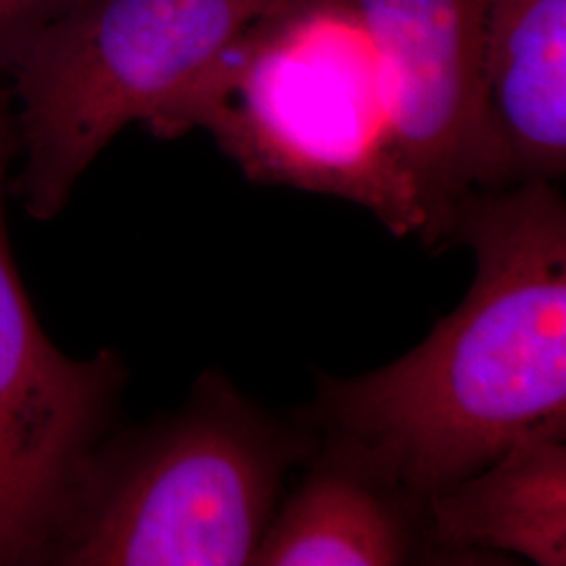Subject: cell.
<instances>
[{
  "label": "cell",
  "mask_w": 566,
  "mask_h": 566,
  "mask_svg": "<svg viewBox=\"0 0 566 566\" xmlns=\"http://www.w3.org/2000/svg\"><path fill=\"white\" fill-rule=\"evenodd\" d=\"M263 0H78L30 42L9 78L25 210L51 221L122 130L156 122Z\"/></svg>",
  "instance_id": "4"
},
{
  "label": "cell",
  "mask_w": 566,
  "mask_h": 566,
  "mask_svg": "<svg viewBox=\"0 0 566 566\" xmlns=\"http://www.w3.org/2000/svg\"><path fill=\"white\" fill-rule=\"evenodd\" d=\"M196 128L250 181L343 198L395 235L422 233L355 0H263L151 133L172 139Z\"/></svg>",
  "instance_id": "2"
},
{
  "label": "cell",
  "mask_w": 566,
  "mask_h": 566,
  "mask_svg": "<svg viewBox=\"0 0 566 566\" xmlns=\"http://www.w3.org/2000/svg\"><path fill=\"white\" fill-rule=\"evenodd\" d=\"M18 156L13 99L0 84V565L46 560L124 382L116 353L74 359L42 332L7 238Z\"/></svg>",
  "instance_id": "5"
},
{
  "label": "cell",
  "mask_w": 566,
  "mask_h": 566,
  "mask_svg": "<svg viewBox=\"0 0 566 566\" xmlns=\"http://www.w3.org/2000/svg\"><path fill=\"white\" fill-rule=\"evenodd\" d=\"M449 243L476 263L464 301L382 369L322 374L294 418L428 497L537 432H566V206L556 182L472 196Z\"/></svg>",
  "instance_id": "1"
},
{
  "label": "cell",
  "mask_w": 566,
  "mask_h": 566,
  "mask_svg": "<svg viewBox=\"0 0 566 566\" xmlns=\"http://www.w3.org/2000/svg\"><path fill=\"white\" fill-rule=\"evenodd\" d=\"M285 489L256 566H399L446 563L432 544L426 497L357 447L317 434Z\"/></svg>",
  "instance_id": "7"
},
{
  "label": "cell",
  "mask_w": 566,
  "mask_h": 566,
  "mask_svg": "<svg viewBox=\"0 0 566 566\" xmlns=\"http://www.w3.org/2000/svg\"><path fill=\"white\" fill-rule=\"evenodd\" d=\"M446 563L514 556L566 565V432H537L426 497Z\"/></svg>",
  "instance_id": "8"
},
{
  "label": "cell",
  "mask_w": 566,
  "mask_h": 566,
  "mask_svg": "<svg viewBox=\"0 0 566 566\" xmlns=\"http://www.w3.org/2000/svg\"><path fill=\"white\" fill-rule=\"evenodd\" d=\"M315 443L294 416L282 420L206 371L177 413L99 446L44 563L254 565Z\"/></svg>",
  "instance_id": "3"
},
{
  "label": "cell",
  "mask_w": 566,
  "mask_h": 566,
  "mask_svg": "<svg viewBox=\"0 0 566 566\" xmlns=\"http://www.w3.org/2000/svg\"><path fill=\"white\" fill-rule=\"evenodd\" d=\"M486 107L512 182L566 172V0H489Z\"/></svg>",
  "instance_id": "9"
},
{
  "label": "cell",
  "mask_w": 566,
  "mask_h": 566,
  "mask_svg": "<svg viewBox=\"0 0 566 566\" xmlns=\"http://www.w3.org/2000/svg\"><path fill=\"white\" fill-rule=\"evenodd\" d=\"M376 46L420 240L449 243L472 196L512 185L486 107L489 0H355Z\"/></svg>",
  "instance_id": "6"
},
{
  "label": "cell",
  "mask_w": 566,
  "mask_h": 566,
  "mask_svg": "<svg viewBox=\"0 0 566 566\" xmlns=\"http://www.w3.org/2000/svg\"><path fill=\"white\" fill-rule=\"evenodd\" d=\"M78 0H0V72Z\"/></svg>",
  "instance_id": "10"
}]
</instances>
